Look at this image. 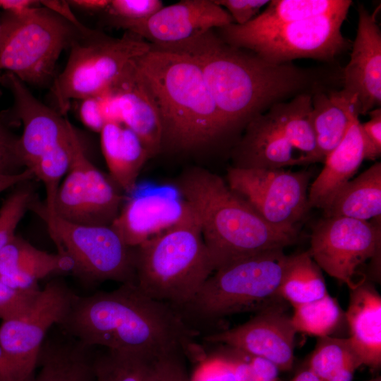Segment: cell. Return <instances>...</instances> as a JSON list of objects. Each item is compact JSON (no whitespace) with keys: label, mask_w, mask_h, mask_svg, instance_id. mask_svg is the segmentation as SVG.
Instances as JSON below:
<instances>
[{"label":"cell","mask_w":381,"mask_h":381,"mask_svg":"<svg viewBox=\"0 0 381 381\" xmlns=\"http://www.w3.org/2000/svg\"><path fill=\"white\" fill-rule=\"evenodd\" d=\"M64 69L54 78L52 94L63 116L72 99L95 97L114 85L131 62L150 49V44L126 32L121 37L92 30L71 43Z\"/></svg>","instance_id":"cell-9"},{"label":"cell","mask_w":381,"mask_h":381,"mask_svg":"<svg viewBox=\"0 0 381 381\" xmlns=\"http://www.w3.org/2000/svg\"><path fill=\"white\" fill-rule=\"evenodd\" d=\"M0 381H4L3 380L0 379Z\"/></svg>","instance_id":"cell-52"},{"label":"cell","mask_w":381,"mask_h":381,"mask_svg":"<svg viewBox=\"0 0 381 381\" xmlns=\"http://www.w3.org/2000/svg\"><path fill=\"white\" fill-rule=\"evenodd\" d=\"M34 177V173L30 169H25L16 174L0 176V193L14 186L27 182Z\"/></svg>","instance_id":"cell-47"},{"label":"cell","mask_w":381,"mask_h":381,"mask_svg":"<svg viewBox=\"0 0 381 381\" xmlns=\"http://www.w3.org/2000/svg\"><path fill=\"white\" fill-rule=\"evenodd\" d=\"M25 169L20 152L19 137L0 121V176L18 174Z\"/></svg>","instance_id":"cell-38"},{"label":"cell","mask_w":381,"mask_h":381,"mask_svg":"<svg viewBox=\"0 0 381 381\" xmlns=\"http://www.w3.org/2000/svg\"><path fill=\"white\" fill-rule=\"evenodd\" d=\"M176 188L196 217L214 272L260 252L284 249L297 241L298 234L267 223L220 176L206 169L186 171Z\"/></svg>","instance_id":"cell-4"},{"label":"cell","mask_w":381,"mask_h":381,"mask_svg":"<svg viewBox=\"0 0 381 381\" xmlns=\"http://www.w3.org/2000/svg\"><path fill=\"white\" fill-rule=\"evenodd\" d=\"M75 295L62 280H52L23 312L1 321L0 345L16 367L20 381H28L34 375L48 331L62 322Z\"/></svg>","instance_id":"cell-14"},{"label":"cell","mask_w":381,"mask_h":381,"mask_svg":"<svg viewBox=\"0 0 381 381\" xmlns=\"http://www.w3.org/2000/svg\"><path fill=\"white\" fill-rule=\"evenodd\" d=\"M294 309L291 319L296 332L318 338L331 336L344 315L337 301L329 293Z\"/></svg>","instance_id":"cell-34"},{"label":"cell","mask_w":381,"mask_h":381,"mask_svg":"<svg viewBox=\"0 0 381 381\" xmlns=\"http://www.w3.org/2000/svg\"><path fill=\"white\" fill-rule=\"evenodd\" d=\"M134 267L135 285L143 294L176 310L188 304L214 272L192 210L174 226L135 247Z\"/></svg>","instance_id":"cell-5"},{"label":"cell","mask_w":381,"mask_h":381,"mask_svg":"<svg viewBox=\"0 0 381 381\" xmlns=\"http://www.w3.org/2000/svg\"><path fill=\"white\" fill-rule=\"evenodd\" d=\"M291 381H322L308 368L299 372Z\"/></svg>","instance_id":"cell-50"},{"label":"cell","mask_w":381,"mask_h":381,"mask_svg":"<svg viewBox=\"0 0 381 381\" xmlns=\"http://www.w3.org/2000/svg\"><path fill=\"white\" fill-rule=\"evenodd\" d=\"M72 159L54 202V215L73 223L110 226L123 200L112 182L87 158L71 123Z\"/></svg>","instance_id":"cell-15"},{"label":"cell","mask_w":381,"mask_h":381,"mask_svg":"<svg viewBox=\"0 0 381 381\" xmlns=\"http://www.w3.org/2000/svg\"><path fill=\"white\" fill-rule=\"evenodd\" d=\"M0 83L13 97V116L23 124L19 148L26 169H32L48 150L65 139L70 122L56 110L42 104L15 75L6 71Z\"/></svg>","instance_id":"cell-18"},{"label":"cell","mask_w":381,"mask_h":381,"mask_svg":"<svg viewBox=\"0 0 381 381\" xmlns=\"http://www.w3.org/2000/svg\"><path fill=\"white\" fill-rule=\"evenodd\" d=\"M311 174L284 169L238 168L226 174L227 185L264 220L284 231L298 234L297 224L310 208Z\"/></svg>","instance_id":"cell-12"},{"label":"cell","mask_w":381,"mask_h":381,"mask_svg":"<svg viewBox=\"0 0 381 381\" xmlns=\"http://www.w3.org/2000/svg\"><path fill=\"white\" fill-rule=\"evenodd\" d=\"M310 243L308 252L321 270L353 289L363 279L357 276L359 267L380 256V219L325 217L313 228Z\"/></svg>","instance_id":"cell-13"},{"label":"cell","mask_w":381,"mask_h":381,"mask_svg":"<svg viewBox=\"0 0 381 381\" xmlns=\"http://www.w3.org/2000/svg\"><path fill=\"white\" fill-rule=\"evenodd\" d=\"M350 0H273L248 23L236 28L243 32H260L316 16L349 8Z\"/></svg>","instance_id":"cell-29"},{"label":"cell","mask_w":381,"mask_h":381,"mask_svg":"<svg viewBox=\"0 0 381 381\" xmlns=\"http://www.w3.org/2000/svg\"><path fill=\"white\" fill-rule=\"evenodd\" d=\"M82 34L87 33L44 6L23 16L4 12L0 17V70L24 83L46 85L54 77L61 52Z\"/></svg>","instance_id":"cell-8"},{"label":"cell","mask_w":381,"mask_h":381,"mask_svg":"<svg viewBox=\"0 0 381 381\" xmlns=\"http://www.w3.org/2000/svg\"><path fill=\"white\" fill-rule=\"evenodd\" d=\"M296 333L291 316L279 301L258 311L239 326L206 334L202 339L265 358L279 370L287 371L294 363Z\"/></svg>","instance_id":"cell-16"},{"label":"cell","mask_w":381,"mask_h":381,"mask_svg":"<svg viewBox=\"0 0 381 381\" xmlns=\"http://www.w3.org/2000/svg\"><path fill=\"white\" fill-rule=\"evenodd\" d=\"M131 66V63L110 88L117 97L121 124L137 135L150 158L162 149V126L152 102L133 75Z\"/></svg>","instance_id":"cell-24"},{"label":"cell","mask_w":381,"mask_h":381,"mask_svg":"<svg viewBox=\"0 0 381 381\" xmlns=\"http://www.w3.org/2000/svg\"><path fill=\"white\" fill-rule=\"evenodd\" d=\"M323 211L325 217H345L368 222L380 219L381 163L375 162L347 182Z\"/></svg>","instance_id":"cell-27"},{"label":"cell","mask_w":381,"mask_h":381,"mask_svg":"<svg viewBox=\"0 0 381 381\" xmlns=\"http://www.w3.org/2000/svg\"><path fill=\"white\" fill-rule=\"evenodd\" d=\"M186 354L174 351L158 358L159 381H190L184 365Z\"/></svg>","instance_id":"cell-43"},{"label":"cell","mask_w":381,"mask_h":381,"mask_svg":"<svg viewBox=\"0 0 381 381\" xmlns=\"http://www.w3.org/2000/svg\"><path fill=\"white\" fill-rule=\"evenodd\" d=\"M66 334L95 348L160 356L182 351L202 358L195 343L198 332L174 307L143 294L135 284L111 291L75 295L59 325Z\"/></svg>","instance_id":"cell-1"},{"label":"cell","mask_w":381,"mask_h":381,"mask_svg":"<svg viewBox=\"0 0 381 381\" xmlns=\"http://www.w3.org/2000/svg\"><path fill=\"white\" fill-rule=\"evenodd\" d=\"M190 210L173 191L151 190L130 198L110 226L128 246L135 248L179 223Z\"/></svg>","instance_id":"cell-20"},{"label":"cell","mask_w":381,"mask_h":381,"mask_svg":"<svg viewBox=\"0 0 381 381\" xmlns=\"http://www.w3.org/2000/svg\"><path fill=\"white\" fill-rule=\"evenodd\" d=\"M46 338L39 353V370L28 381H95L94 348L67 335Z\"/></svg>","instance_id":"cell-25"},{"label":"cell","mask_w":381,"mask_h":381,"mask_svg":"<svg viewBox=\"0 0 381 381\" xmlns=\"http://www.w3.org/2000/svg\"><path fill=\"white\" fill-rule=\"evenodd\" d=\"M163 6L160 0H110L105 11L109 18L139 20L150 17Z\"/></svg>","instance_id":"cell-37"},{"label":"cell","mask_w":381,"mask_h":381,"mask_svg":"<svg viewBox=\"0 0 381 381\" xmlns=\"http://www.w3.org/2000/svg\"><path fill=\"white\" fill-rule=\"evenodd\" d=\"M41 217L58 253L71 259L72 272L83 283L135 284L134 248L128 246L111 226L76 224L56 215Z\"/></svg>","instance_id":"cell-11"},{"label":"cell","mask_w":381,"mask_h":381,"mask_svg":"<svg viewBox=\"0 0 381 381\" xmlns=\"http://www.w3.org/2000/svg\"><path fill=\"white\" fill-rule=\"evenodd\" d=\"M287 258L283 248H275L235 260L214 271L194 298L177 310L197 331V326L278 303Z\"/></svg>","instance_id":"cell-6"},{"label":"cell","mask_w":381,"mask_h":381,"mask_svg":"<svg viewBox=\"0 0 381 381\" xmlns=\"http://www.w3.org/2000/svg\"><path fill=\"white\" fill-rule=\"evenodd\" d=\"M356 98L341 90L329 95L315 93L312 97V125L317 150L321 162L344 138L350 122V111Z\"/></svg>","instance_id":"cell-28"},{"label":"cell","mask_w":381,"mask_h":381,"mask_svg":"<svg viewBox=\"0 0 381 381\" xmlns=\"http://www.w3.org/2000/svg\"><path fill=\"white\" fill-rule=\"evenodd\" d=\"M231 16L234 23L244 25L255 17L262 8L267 6L268 0H214Z\"/></svg>","instance_id":"cell-41"},{"label":"cell","mask_w":381,"mask_h":381,"mask_svg":"<svg viewBox=\"0 0 381 381\" xmlns=\"http://www.w3.org/2000/svg\"><path fill=\"white\" fill-rule=\"evenodd\" d=\"M40 4L42 6L49 9L54 13L58 14L62 18L65 19L79 30L84 33L89 32L91 29L83 25L76 18L74 13L71 9V6L68 4V1L64 0H43L40 1Z\"/></svg>","instance_id":"cell-45"},{"label":"cell","mask_w":381,"mask_h":381,"mask_svg":"<svg viewBox=\"0 0 381 381\" xmlns=\"http://www.w3.org/2000/svg\"><path fill=\"white\" fill-rule=\"evenodd\" d=\"M40 289L29 291L11 287L0 279V319L12 318L23 312L34 301Z\"/></svg>","instance_id":"cell-39"},{"label":"cell","mask_w":381,"mask_h":381,"mask_svg":"<svg viewBox=\"0 0 381 381\" xmlns=\"http://www.w3.org/2000/svg\"><path fill=\"white\" fill-rule=\"evenodd\" d=\"M79 113L82 122L92 131L100 133L106 124L97 96L81 99Z\"/></svg>","instance_id":"cell-44"},{"label":"cell","mask_w":381,"mask_h":381,"mask_svg":"<svg viewBox=\"0 0 381 381\" xmlns=\"http://www.w3.org/2000/svg\"><path fill=\"white\" fill-rule=\"evenodd\" d=\"M358 116L355 104L351 109L350 122L344 138L326 157L322 170L309 186L310 207L325 210L365 159V143Z\"/></svg>","instance_id":"cell-21"},{"label":"cell","mask_w":381,"mask_h":381,"mask_svg":"<svg viewBox=\"0 0 381 381\" xmlns=\"http://www.w3.org/2000/svg\"><path fill=\"white\" fill-rule=\"evenodd\" d=\"M71 6L87 11H105L110 0H71L68 1Z\"/></svg>","instance_id":"cell-49"},{"label":"cell","mask_w":381,"mask_h":381,"mask_svg":"<svg viewBox=\"0 0 381 381\" xmlns=\"http://www.w3.org/2000/svg\"><path fill=\"white\" fill-rule=\"evenodd\" d=\"M349 9L260 32H243L234 23L214 30L227 44L252 52L270 63H291L301 58L327 61L348 47L341 28Z\"/></svg>","instance_id":"cell-10"},{"label":"cell","mask_w":381,"mask_h":381,"mask_svg":"<svg viewBox=\"0 0 381 381\" xmlns=\"http://www.w3.org/2000/svg\"><path fill=\"white\" fill-rule=\"evenodd\" d=\"M159 357L103 348L94 353L95 381H159Z\"/></svg>","instance_id":"cell-31"},{"label":"cell","mask_w":381,"mask_h":381,"mask_svg":"<svg viewBox=\"0 0 381 381\" xmlns=\"http://www.w3.org/2000/svg\"><path fill=\"white\" fill-rule=\"evenodd\" d=\"M221 353L232 364L236 381H278L279 368L272 362L224 346Z\"/></svg>","instance_id":"cell-36"},{"label":"cell","mask_w":381,"mask_h":381,"mask_svg":"<svg viewBox=\"0 0 381 381\" xmlns=\"http://www.w3.org/2000/svg\"><path fill=\"white\" fill-rule=\"evenodd\" d=\"M344 317L349 339L362 364L378 369L381 365V296L367 277L349 289Z\"/></svg>","instance_id":"cell-22"},{"label":"cell","mask_w":381,"mask_h":381,"mask_svg":"<svg viewBox=\"0 0 381 381\" xmlns=\"http://www.w3.org/2000/svg\"><path fill=\"white\" fill-rule=\"evenodd\" d=\"M184 54L200 67L219 114L223 134L247 123L305 87L309 76L291 63L267 62L230 45L214 30L194 39L159 46Z\"/></svg>","instance_id":"cell-2"},{"label":"cell","mask_w":381,"mask_h":381,"mask_svg":"<svg viewBox=\"0 0 381 381\" xmlns=\"http://www.w3.org/2000/svg\"><path fill=\"white\" fill-rule=\"evenodd\" d=\"M358 23L350 60L344 70L341 91L356 98L359 114L381 104V33L375 13L358 8Z\"/></svg>","instance_id":"cell-19"},{"label":"cell","mask_w":381,"mask_h":381,"mask_svg":"<svg viewBox=\"0 0 381 381\" xmlns=\"http://www.w3.org/2000/svg\"><path fill=\"white\" fill-rule=\"evenodd\" d=\"M328 293L321 268L308 250L288 255L277 296L293 308L316 301Z\"/></svg>","instance_id":"cell-30"},{"label":"cell","mask_w":381,"mask_h":381,"mask_svg":"<svg viewBox=\"0 0 381 381\" xmlns=\"http://www.w3.org/2000/svg\"><path fill=\"white\" fill-rule=\"evenodd\" d=\"M368 381H381V378H380V377H377L369 380Z\"/></svg>","instance_id":"cell-51"},{"label":"cell","mask_w":381,"mask_h":381,"mask_svg":"<svg viewBox=\"0 0 381 381\" xmlns=\"http://www.w3.org/2000/svg\"><path fill=\"white\" fill-rule=\"evenodd\" d=\"M361 361L348 338L319 337L308 368L322 381H352Z\"/></svg>","instance_id":"cell-32"},{"label":"cell","mask_w":381,"mask_h":381,"mask_svg":"<svg viewBox=\"0 0 381 381\" xmlns=\"http://www.w3.org/2000/svg\"><path fill=\"white\" fill-rule=\"evenodd\" d=\"M370 119L361 123L365 143V159L375 160L381 155V109L375 108L368 113Z\"/></svg>","instance_id":"cell-42"},{"label":"cell","mask_w":381,"mask_h":381,"mask_svg":"<svg viewBox=\"0 0 381 381\" xmlns=\"http://www.w3.org/2000/svg\"><path fill=\"white\" fill-rule=\"evenodd\" d=\"M59 144L45 152L36 162L32 170L35 176L44 183L46 202L43 205L33 202L34 207L40 216L54 215V202L61 179L67 174L72 159V147L70 135Z\"/></svg>","instance_id":"cell-33"},{"label":"cell","mask_w":381,"mask_h":381,"mask_svg":"<svg viewBox=\"0 0 381 381\" xmlns=\"http://www.w3.org/2000/svg\"><path fill=\"white\" fill-rule=\"evenodd\" d=\"M73 269L68 256L40 250L17 235L0 253V279L18 290L38 289L39 280Z\"/></svg>","instance_id":"cell-23"},{"label":"cell","mask_w":381,"mask_h":381,"mask_svg":"<svg viewBox=\"0 0 381 381\" xmlns=\"http://www.w3.org/2000/svg\"><path fill=\"white\" fill-rule=\"evenodd\" d=\"M131 67L157 111L162 146L192 150L223 135L214 99L192 58L150 44Z\"/></svg>","instance_id":"cell-3"},{"label":"cell","mask_w":381,"mask_h":381,"mask_svg":"<svg viewBox=\"0 0 381 381\" xmlns=\"http://www.w3.org/2000/svg\"><path fill=\"white\" fill-rule=\"evenodd\" d=\"M109 20L112 26L159 46L179 44L234 23L228 12L214 0H182L139 20Z\"/></svg>","instance_id":"cell-17"},{"label":"cell","mask_w":381,"mask_h":381,"mask_svg":"<svg viewBox=\"0 0 381 381\" xmlns=\"http://www.w3.org/2000/svg\"><path fill=\"white\" fill-rule=\"evenodd\" d=\"M0 379L4 381H20L18 371L0 345Z\"/></svg>","instance_id":"cell-48"},{"label":"cell","mask_w":381,"mask_h":381,"mask_svg":"<svg viewBox=\"0 0 381 381\" xmlns=\"http://www.w3.org/2000/svg\"><path fill=\"white\" fill-rule=\"evenodd\" d=\"M23 183L6 197L0 207V253L16 236L19 222L34 201L32 189Z\"/></svg>","instance_id":"cell-35"},{"label":"cell","mask_w":381,"mask_h":381,"mask_svg":"<svg viewBox=\"0 0 381 381\" xmlns=\"http://www.w3.org/2000/svg\"><path fill=\"white\" fill-rule=\"evenodd\" d=\"M190 381H236L230 361L222 353L217 354L201 365Z\"/></svg>","instance_id":"cell-40"},{"label":"cell","mask_w":381,"mask_h":381,"mask_svg":"<svg viewBox=\"0 0 381 381\" xmlns=\"http://www.w3.org/2000/svg\"><path fill=\"white\" fill-rule=\"evenodd\" d=\"M102 151L112 181L133 193L140 172L150 158L137 135L126 126L107 123L100 131Z\"/></svg>","instance_id":"cell-26"},{"label":"cell","mask_w":381,"mask_h":381,"mask_svg":"<svg viewBox=\"0 0 381 381\" xmlns=\"http://www.w3.org/2000/svg\"><path fill=\"white\" fill-rule=\"evenodd\" d=\"M312 97L273 104L246 126L233 150L234 167L284 169L321 162L312 125Z\"/></svg>","instance_id":"cell-7"},{"label":"cell","mask_w":381,"mask_h":381,"mask_svg":"<svg viewBox=\"0 0 381 381\" xmlns=\"http://www.w3.org/2000/svg\"><path fill=\"white\" fill-rule=\"evenodd\" d=\"M35 0H0V8L14 16H23L32 11L39 5Z\"/></svg>","instance_id":"cell-46"}]
</instances>
